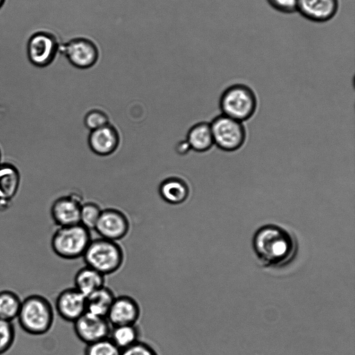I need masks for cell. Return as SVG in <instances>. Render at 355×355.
I'll list each match as a JSON object with an SVG mask.
<instances>
[{"label":"cell","mask_w":355,"mask_h":355,"mask_svg":"<svg viewBox=\"0 0 355 355\" xmlns=\"http://www.w3.org/2000/svg\"><path fill=\"white\" fill-rule=\"evenodd\" d=\"M252 248L261 266L282 269L295 261L299 243L296 236L290 230L277 224L268 223L254 232Z\"/></svg>","instance_id":"6da1fadb"},{"label":"cell","mask_w":355,"mask_h":355,"mask_svg":"<svg viewBox=\"0 0 355 355\" xmlns=\"http://www.w3.org/2000/svg\"><path fill=\"white\" fill-rule=\"evenodd\" d=\"M19 326L31 335H42L51 328L54 320L51 302L40 295H31L21 301L17 315Z\"/></svg>","instance_id":"7a4b0ae2"},{"label":"cell","mask_w":355,"mask_h":355,"mask_svg":"<svg viewBox=\"0 0 355 355\" xmlns=\"http://www.w3.org/2000/svg\"><path fill=\"white\" fill-rule=\"evenodd\" d=\"M82 257L86 266L106 276L122 267L125 254L117 241L98 237L91 240Z\"/></svg>","instance_id":"3957f363"},{"label":"cell","mask_w":355,"mask_h":355,"mask_svg":"<svg viewBox=\"0 0 355 355\" xmlns=\"http://www.w3.org/2000/svg\"><path fill=\"white\" fill-rule=\"evenodd\" d=\"M222 114L243 122L250 119L257 107L253 90L243 84H234L226 88L219 99Z\"/></svg>","instance_id":"277c9868"},{"label":"cell","mask_w":355,"mask_h":355,"mask_svg":"<svg viewBox=\"0 0 355 355\" xmlns=\"http://www.w3.org/2000/svg\"><path fill=\"white\" fill-rule=\"evenodd\" d=\"M92 239L90 230L78 223L59 227L52 236L51 245L59 257L76 259L83 257Z\"/></svg>","instance_id":"5b68a950"},{"label":"cell","mask_w":355,"mask_h":355,"mask_svg":"<svg viewBox=\"0 0 355 355\" xmlns=\"http://www.w3.org/2000/svg\"><path fill=\"white\" fill-rule=\"evenodd\" d=\"M214 144L220 150L236 151L244 144L246 131L243 122L223 114L215 117L209 123Z\"/></svg>","instance_id":"8992f818"},{"label":"cell","mask_w":355,"mask_h":355,"mask_svg":"<svg viewBox=\"0 0 355 355\" xmlns=\"http://www.w3.org/2000/svg\"><path fill=\"white\" fill-rule=\"evenodd\" d=\"M60 49V44L55 35L44 31L32 35L27 44L28 58L33 65L38 67L49 65Z\"/></svg>","instance_id":"52a82bcc"},{"label":"cell","mask_w":355,"mask_h":355,"mask_svg":"<svg viewBox=\"0 0 355 355\" xmlns=\"http://www.w3.org/2000/svg\"><path fill=\"white\" fill-rule=\"evenodd\" d=\"M60 49L69 63L78 69H89L98 59L96 45L85 37L73 38L64 44Z\"/></svg>","instance_id":"ba28073f"},{"label":"cell","mask_w":355,"mask_h":355,"mask_svg":"<svg viewBox=\"0 0 355 355\" xmlns=\"http://www.w3.org/2000/svg\"><path fill=\"white\" fill-rule=\"evenodd\" d=\"M73 323L75 334L86 345L108 338L112 328L105 317L87 311Z\"/></svg>","instance_id":"9c48e42d"},{"label":"cell","mask_w":355,"mask_h":355,"mask_svg":"<svg viewBox=\"0 0 355 355\" xmlns=\"http://www.w3.org/2000/svg\"><path fill=\"white\" fill-rule=\"evenodd\" d=\"M94 230L99 237L118 242L128 234L130 222L120 210L108 208L102 210Z\"/></svg>","instance_id":"30bf717a"},{"label":"cell","mask_w":355,"mask_h":355,"mask_svg":"<svg viewBox=\"0 0 355 355\" xmlns=\"http://www.w3.org/2000/svg\"><path fill=\"white\" fill-rule=\"evenodd\" d=\"M141 315L138 302L129 295L116 296L106 315L112 327L135 324Z\"/></svg>","instance_id":"8fae6325"},{"label":"cell","mask_w":355,"mask_h":355,"mask_svg":"<svg viewBox=\"0 0 355 355\" xmlns=\"http://www.w3.org/2000/svg\"><path fill=\"white\" fill-rule=\"evenodd\" d=\"M55 305L64 320L73 322L86 312V297L74 287L68 288L58 294Z\"/></svg>","instance_id":"7c38bea8"},{"label":"cell","mask_w":355,"mask_h":355,"mask_svg":"<svg viewBox=\"0 0 355 355\" xmlns=\"http://www.w3.org/2000/svg\"><path fill=\"white\" fill-rule=\"evenodd\" d=\"M81 205V200L77 195L70 194L57 198L51 207L53 222L58 227L80 223Z\"/></svg>","instance_id":"4fadbf2b"},{"label":"cell","mask_w":355,"mask_h":355,"mask_svg":"<svg viewBox=\"0 0 355 355\" xmlns=\"http://www.w3.org/2000/svg\"><path fill=\"white\" fill-rule=\"evenodd\" d=\"M338 8V0H297V11L313 22L323 23L331 20Z\"/></svg>","instance_id":"5bb4252c"},{"label":"cell","mask_w":355,"mask_h":355,"mask_svg":"<svg viewBox=\"0 0 355 355\" xmlns=\"http://www.w3.org/2000/svg\"><path fill=\"white\" fill-rule=\"evenodd\" d=\"M119 144V132L110 123L90 131L88 136L89 148L100 156L111 155L117 149Z\"/></svg>","instance_id":"9a60e30c"},{"label":"cell","mask_w":355,"mask_h":355,"mask_svg":"<svg viewBox=\"0 0 355 355\" xmlns=\"http://www.w3.org/2000/svg\"><path fill=\"white\" fill-rule=\"evenodd\" d=\"M20 184V173L10 163H0V202L10 203L17 194Z\"/></svg>","instance_id":"2e32d148"},{"label":"cell","mask_w":355,"mask_h":355,"mask_svg":"<svg viewBox=\"0 0 355 355\" xmlns=\"http://www.w3.org/2000/svg\"><path fill=\"white\" fill-rule=\"evenodd\" d=\"M73 282L74 288L87 297L105 285V276L85 265L77 271Z\"/></svg>","instance_id":"e0dca14e"},{"label":"cell","mask_w":355,"mask_h":355,"mask_svg":"<svg viewBox=\"0 0 355 355\" xmlns=\"http://www.w3.org/2000/svg\"><path fill=\"white\" fill-rule=\"evenodd\" d=\"M159 193L162 198L172 205L184 202L189 195L187 184L178 178H166L159 185Z\"/></svg>","instance_id":"ac0fdd59"},{"label":"cell","mask_w":355,"mask_h":355,"mask_svg":"<svg viewBox=\"0 0 355 355\" xmlns=\"http://www.w3.org/2000/svg\"><path fill=\"white\" fill-rule=\"evenodd\" d=\"M186 140L194 151L203 153L209 150L214 144L210 124L200 122L193 125L188 131Z\"/></svg>","instance_id":"d6986e66"},{"label":"cell","mask_w":355,"mask_h":355,"mask_svg":"<svg viewBox=\"0 0 355 355\" xmlns=\"http://www.w3.org/2000/svg\"><path fill=\"white\" fill-rule=\"evenodd\" d=\"M115 297L112 290L105 285L86 297V311L106 318Z\"/></svg>","instance_id":"ffe728a7"},{"label":"cell","mask_w":355,"mask_h":355,"mask_svg":"<svg viewBox=\"0 0 355 355\" xmlns=\"http://www.w3.org/2000/svg\"><path fill=\"white\" fill-rule=\"evenodd\" d=\"M139 329L135 324L112 327L108 338L122 350L139 341Z\"/></svg>","instance_id":"44dd1931"},{"label":"cell","mask_w":355,"mask_h":355,"mask_svg":"<svg viewBox=\"0 0 355 355\" xmlns=\"http://www.w3.org/2000/svg\"><path fill=\"white\" fill-rule=\"evenodd\" d=\"M21 301L19 295L12 291H0V319L12 322L17 318Z\"/></svg>","instance_id":"7402d4cb"},{"label":"cell","mask_w":355,"mask_h":355,"mask_svg":"<svg viewBox=\"0 0 355 355\" xmlns=\"http://www.w3.org/2000/svg\"><path fill=\"white\" fill-rule=\"evenodd\" d=\"M102 209L94 202L82 204L80 213V223L89 230H94Z\"/></svg>","instance_id":"603a6c76"},{"label":"cell","mask_w":355,"mask_h":355,"mask_svg":"<svg viewBox=\"0 0 355 355\" xmlns=\"http://www.w3.org/2000/svg\"><path fill=\"white\" fill-rule=\"evenodd\" d=\"M121 349L109 338L87 345L85 355H120Z\"/></svg>","instance_id":"cb8c5ba5"},{"label":"cell","mask_w":355,"mask_h":355,"mask_svg":"<svg viewBox=\"0 0 355 355\" xmlns=\"http://www.w3.org/2000/svg\"><path fill=\"white\" fill-rule=\"evenodd\" d=\"M15 337V331L12 322L0 319V355L10 348Z\"/></svg>","instance_id":"d4e9b609"},{"label":"cell","mask_w":355,"mask_h":355,"mask_svg":"<svg viewBox=\"0 0 355 355\" xmlns=\"http://www.w3.org/2000/svg\"><path fill=\"white\" fill-rule=\"evenodd\" d=\"M107 115L100 110L89 111L85 116L84 124L90 131L109 124Z\"/></svg>","instance_id":"484cf974"},{"label":"cell","mask_w":355,"mask_h":355,"mask_svg":"<svg viewBox=\"0 0 355 355\" xmlns=\"http://www.w3.org/2000/svg\"><path fill=\"white\" fill-rule=\"evenodd\" d=\"M120 355H158V354L150 345L139 340L121 350Z\"/></svg>","instance_id":"4316f807"},{"label":"cell","mask_w":355,"mask_h":355,"mask_svg":"<svg viewBox=\"0 0 355 355\" xmlns=\"http://www.w3.org/2000/svg\"><path fill=\"white\" fill-rule=\"evenodd\" d=\"M268 3L275 10L285 14L297 11V0H266Z\"/></svg>","instance_id":"83f0119b"},{"label":"cell","mask_w":355,"mask_h":355,"mask_svg":"<svg viewBox=\"0 0 355 355\" xmlns=\"http://www.w3.org/2000/svg\"><path fill=\"white\" fill-rule=\"evenodd\" d=\"M191 150L186 139L179 141L175 146V150L180 155H185Z\"/></svg>","instance_id":"f1b7e54d"},{"label":"cell","mask_w":355,"mask_h":355,"mask_svg":"<svg viewBox=\"0 0 355 355\" xmlns=\"http://www.w3.org/2000/svg\"><path fill=\"white\" fill-rule=\"evenodd\" d=\"M6 0H0V8L3 6Z\"/></svg>","instance_id":"f546056e"},{"label":"cell","mask_w":355,"mask_h":355,"mask_svg":"<svg viewBox=\"0 0 355 355\" xmlns=\"http://www.w3.org/2000/svg\"><path fill=\"white\" fill-rule=\"evenodd\" d=\"M0 163H1V149H0Z\"/></svg>","instance_id":"4dcf8cb0"}]
</instances>
